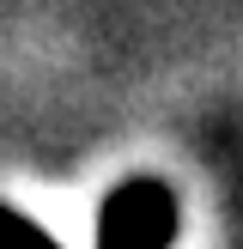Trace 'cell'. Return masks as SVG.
Here are the masks:
<instances>
[{
	"label": "cell",
	"mask_w": 243,
	"mask_h": 249,
	"mask_svg": "<svg viewBox=\"0 0 243 249\" xmlns=\"http://www.w3.org/2000/svg\"><path fill=\"white\" fill-rule=\"evenodd\" d=\"M182 231L176 189L158 177H128L97 201V237L91 249H170Z\"/></svg>",
	"instance_id": "obj_1"
},
{
	"label": "cell",
	"mask_w": 243,
	"mask_h": 249,
	"mask_svg": "<svg viewBox=\"0 0 243 249\" xmlns=\"http://www.w3.org/2000/svg\"><path fill=\"white\" fill-rule=\"evenodd\" d=\"M0 249H61L55 237H49L36 219H24V213H12L6 201H0Z\"/></svg>",
	"instance_id": "obj_2"
}]
</instances>
